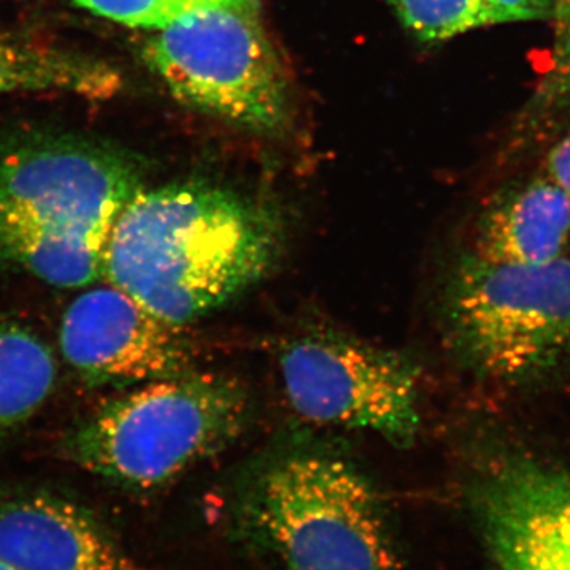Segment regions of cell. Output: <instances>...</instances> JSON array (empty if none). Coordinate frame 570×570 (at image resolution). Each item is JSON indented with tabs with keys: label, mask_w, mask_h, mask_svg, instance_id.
Returning <instances> with one entry per match:
<instances>
[{
	"label": "cell",
	"mask_w": 570,
	"mask_h": 570,
	"mask_svg": "<svg viewBox=\"0 0 570 570\" xmlns=\"http://www.w3.org/2000/svg\"><path fill=\"white\" fill-rule=\"evenodd\" d=\"M279 225L206 183L141 189L112 225L104 277L164 321L186 326L258 283L276 264Z\"/></svg>",
	"instance_id": "1"
},
{
	"label": "cell",
	"mask_w": 570,
	"mask_h": 570,
	"mask_svg": "<svg viewBox=\"0 0 570 570\" xmlns=\"http://www.w3.org/2000/svg\"><path fill=\"white\" fill-rule=\"evenodd\" d=\"M145 165L111 142L69 134L0 140V262L47 284L104 277L108 236L145 189Z\"/></svg>",
	"instance_id": "2"
},
{
	"label": "cell",
	"mask_w": 570,
	"mask_h": 570,
	"mask_svg": "<svg viewBox=\"0 0 570 570\" xmlns=\"http://www.w3.org/2000/svg\"><path fill=\"white\" fill-rule=\"evenodd\" d=\"M234 523L279 570H404L376 487L333 453L291 452L255 469Z\"/></svg>",
	"instance_id": "3"
},
{
	"label": "cell",
	"mask_w": 570,
	"mask_h": 570,
	"mask_svg": "<svg viewBox=\"0 0 570 570\" xmlns=\"http://www.w3.org/2000/svg\"><path fill=\"white\" fill-rule=\"evenodd\" d=\"M247 393L213 373L157 379L63 434V459L126 489L156 490L223 450L246 425Z\"/></svg>",
	"instance_id": "4"
},
{
	"label": "cell",
	"mask_w": 570,
	"mask_h": 570,
	"mask_svg": "<svg viewBox=\"0 0 570 570\" xmlns=\"http://www.w3.org/2000/svg\"><path fill=\"white\" fill-rule=\"evenodd\" d=\"M456 354L479 376L532 384L570 356V261L512 265L461 258L445 296Z\"/></svg>",
	"instance_id": "5"
},
{
	"label": "cell",
	"mask_w": 570,
	"mask_h": 570,
	"mask_svg": "<svg viewBox=\"0 0 570 570\" xmlns=\"http://www.w3.org/2000/svg\"><path fill=\"white\" fill-rule=\"evenodd\" d=\"M142 61L176 100L242 127L281 129L291 85L258 10L205 7L154 31Z\"/></svg>",
	"instance_id": "6"
},
{
	"label": "cell",
	"mask_w": 570,
	"mask_h": 570,
	"mask_svg": "<svg viewBox=\"0 0 570 570\" xmlns=\"http://www.w3.org/2000/svg\"><path fill=\"white\" fill-rule=\"evenodd\" d=\"M285 395L318 425L374 431L401 448L420 428V370L411 360L346 337H299L281 354Z\"/></svg>",
	"instance_id": "7"
},
{
	"label": "cell",
	"mask_w": 570,
	"mask_h": 570,
	"mask_svg": "<svg viewBox=\"0 0 570 570\" xmlns=\"http://www.w3.org/2000/svg\"><path fill=\"white\" fill-rule=\"evenodd\" d=\"M494 570H570V471L519 450L491 455L468 483Z\"/></svg>",
	"instance_id": "8"
},
{
	"label": "cell",
	"mask_w": 570,
	"mask_h": 570,
	"mask_svg": "<svg viewBox=\"0 0 570 570\" xmlns=\"http://www.w3.org/2000/svg\"><path fill=\"white\" fill-rule=\"evenodd\" d=\"M183 328L108 283L70 303L59 346L89 385L146 384L194 371L197 352Z\"/></svg>",
	"instance_id": "9"
},
{
	"label": "cell",
	"mask_w": 570,
	"mask_h": 570,
	"mask_svg": "<svg viewBox=\"0 0 570 570\" xmlns=\"http://www.w3.org/2000/svg\"><path fill=\"white\" fill-rule=\"evenodd\" d=\"M0 560L21 570H146L91 509L28 487H0Z\"/></svg>",
	"instance_id": "10"
},
{
	"label": "cell",
	"mask_w": 570,
	"mask_h": 570,
	"mask_svg": "<svg viewBox=\"0 0 570 570\" xmlns=\"http://www.w3.org/2000/svg\"><path fill=\"white\" fill-rule=\"evenodd\" d=\"M570 242V197L550 178H532L499 193L487 206L471 253L512 265L562 257Z\"/></svg>",
	"instance_id": "11"
},
{
	"label": "cell",
	"mask_w": 570,
	"mask_h": 570,
	"mask_svg": "<svg viewBox=\"0 0 570 570\" xmlns=\"http://www.w3.org/2000/svg\"><path fill=\"white\" fill-rule=\"evenodd\" d=\"M121 77L110 63L26 37L0 36V96L11 92L111 97Z\"/></svg>",
	"instance_id": "12"
},
{
	"label": "cell",
	"mask_w": 570,
	"mask_h": 570,
	"mask_svg": "<svg viewBox=\"0 0 570 570\" xmlns=\"http://www.w3.org/2000/svg\"><path fill=\"white\" fill-rule=\"evenodd\" d=\"M58 382L51 347L21 322L0 318V436L29 422Z\"/></svg>",
	"instance_id": "13"
},
{
	"label": "cell",
	"mask_w": 570,
	"mask_h": 570,
	"mask_svg": "<svg viewBox=\"0 0 570 570\" xmlns=\"http://www.w3.org/2000/svg\"><path fill=\"white\" fill-rule=\"evenodd\" d=\"M401 22L420 40L453 39L493 26L482 0H387Z\"/></svg>",
	"instance_id": "14"
},
{
	"label": "cell",
	"mask_w": 570,
	"mask_h": 570,
	"mask_svg": "<svg viewBox=\"0 0 570 570\" xmlns=\"http://www.w3.org/2000/svg\"><path fill=\"white\" fill-rule=\"evenodd\" d=\"M71 2L105 20L153 32L167 28L171 22L194 10L205 9V7H232L225 6L219 0H71Z\"/></svg>",
	"instance_id": "15"
},
{
	"label": "cell",
	"mask_w": 570,
	"mask_h": 570,
	"mask_svg": "<svg viewBox=\"0 0 570 570\" xmlns=\"http://www.w3.org/2000/svg\"><path fill=\"white\" fill-rule=\"evenodd\" d=\"M493 24L554 20L553 0H482Z\"/></svg>",
	"instance_id": "16"
},
{
	"label": "cell",
	"mask_w": 570,
	"mask_h": 570,
	"mask_svg": "<svg viewBox=\"0 0 570 570\" xmlns=\"http://www.w3.org/2000/svg\"><path fill=\"white\" fill-rule=\"evenodd\" d=\"M547 178L570 197V134L550 149L546 163Z\"/></svg>",
	"instance_id": "17"
},
{
	"label": "cell",
	"mask_w": 570,
	"mask_h": 570,
	"mask_svg": "<svg viewBox=\"0 0 570 570\" xmlns=\"http://www.w3.org/2000/svg\"><path fill=\"white\" fill-rule=\"evenodd\" d=\"M554 20L570 26V0H553Z\"/></svg>",
	"instance_id": "18"
},
{
	"label": "cell",
	"mask_w": 570,
	"mask_h": 570,
	"mask_svg": "<svg viewBox=\"0 0 570 570\" xmlns=\"http://www.w3.org/2000/svg\"><path fill=\"white\" fill-rule=\"evenodd\" d=\"M225 6L238 7V9L258 10V0H219Z\"/></svg>",
	"instance_id": "19"
},
{
	"label": "cell",
	"mask_w": 570,
	"mask_h": 570,
	"mask_svg": "<svg viewBox=\"0 0 570 570\" xmlns=\"http://www.w3.org/2000/svg\"><path fill=\"white\" fill-rule=\"evenodd\" d=\"M0 570H21V569L14 568V566H11L10 562L0 560Z\"/></svg>",
	"instance_id": "20"
}]
</instances>
